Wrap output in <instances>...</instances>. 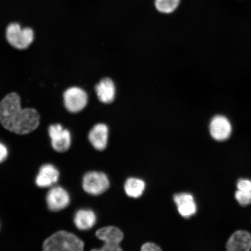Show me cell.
<instances>
[{
	"instance_id": "1",
	"label": "cell",
	"mask_w": 251,
	"mask_h": 251,
	"mask_svg": "<svg viewBox=\"0 0 251 251\" xmlns=\"http://www.w3.org/2000/svg\"><path fill=\"white\" fill-rule=\"evenodd\" d=\"M40 123V116L34 108H23L19 94L11 92L0 100V124L5 129L24 135L36 130Z\"/></svg>"
},
{
	"instance_id": "2",
	"label": "cell",
	"mask_w": 251,
	"mask_h": 251,
	"mask_svg": "<svg viewBox=\"0 0 251 251\" xmlns=\"http://www.w3.org/2000/svg\"><path fill=\"white\" fill-rule=\"evenodd\" d=\"M84 244L76 235L59 231L51 235L43 244L45 251H82Z\"/></svg>"
},
{
	"instance_id": "3",
	"label": "cell",
	"mask_w": 251,
	"mask_h": 251,
	"mask_svg": "<svg viewBox=\"0 0 251 251\" xmlns=\"http://www.w3.org/2000/svg\"><path fill=\"white\" fill-rule=\"evenodd\" d=\"M5 37L9 46L16 50H26L32 45L34 32L31 28H23L20 24H9L5 30Z\"/></svg>"
},
{
	"instance_id": "4",
	"label": "cell",
	"mask_w": 251,
	"mask_h": 251,
	"mask_svg": "<svg viewBox=\"0 0 251 251\" xmlns=\"http://www.w3.org/2000/svg\"><path fill=\"white\" fill-rule=\"evenodd\" d=\"M96 237L103 241V246L100 249L92 251H122L120 244L123 240L124 235L120 229L115 226H106L97 231Z\"/></svg>"
},
{
	"instance_id": "5",
	"label": "cell",
	"mask_w": 251,
	"mask_h": 251,
	"mask_svg": "<svg viewBox=\"0 0 251 251\" xmlns=\"http://www.w3.org/2000/svg\"><path fill=\"white\" fill-rule=\"evenodd\" d=\"M110 186L109 178L104 173L89 172L84 176L83 190L92 196H99L105 192Z\"/></svg>"
},
{
	"instance_id": "6",
	"label": "cell",
	"mask_w": 251,
	"mask_h": 251,
	"mask_svg": "<svg viewBox=\"0 0 251 251\" xmlns=\"http://www.w3.org/2000/svg\"><path fill=\"white\" fill-rule=\"evenodd\" d=\"M65 108L68 112L77 113L86 107L88 96L83 89L78 87L68 88L63 94Z\"/></svg>"
},
{
	"instance_id": "7",
	"label": "cell",
	"mask_w": 251,
	"mask_h": 251,
	"mask_svg": "<svg viewBox=\"0 0 251 251\" xmlns=\"http://www.w3.org/2000/svg\"><path fill=\"white\" fill-rule=\"evenodd\" d=\"M49 134L53 149L56 151L64 152L70 149L71 144L70 131L63 127L61 124L50 125Z\"/></svg>"
},
{
	"instance_id": "8",
	"label": "cell",
	"mask_w": 251,
	"mask_h": 251,
	"mask_svg": "<svg viewBox=\"0 0 251 251\" xmlns=\"http://www.w3.org/2000/svg\"><path fill=\"white\" fill-rule=\"evenodd\" d=\"M210 133L216 140H226L232 132V126L228 119L223 115H216L213 117L209 125Z\"/></svg>"
},
{
	"instance_id": "9",
	"label": "cell",
	"mask_w": 251,
	"mask_h": 251,
	"mask_svg": "<svg viewBox=\"0 0 251 251\" xmlns=\"http://www.w3.org/2000/svg\"><path fill=\"white\" fill-rule=\"evenodd\" d=\"M47 203L52 211L64 209L70 203V196L64 188L55 187L50 190L47 196Z\"/></svg>"
},
{
	"instance_id": "10",
	"label": "cell",
	"mask_w": 251,
	"mask_h": 251,
	"mask_svg": "<svg viewBox=\"0 0 251 251\" xmlns=\"http://www.w3.org/2000/svg\"><path fill=\"white\" fill-rule=\"evenodd\" d=\"M174 200L181 216L188 218L196 214L197 206L191 194L182 193L175 194Z\"/></svg>"
},
{
	"instance_id": "11",
	"label": "cell",
	"mask_w": 251,
	"mask_h": 251,
	"mask_svg": "<svg viewBox=\"0 0 251 251\" xmlns=\"http://www.w3.org/2000/svg\"><path fill=\"white\" fill-rule=\"evenodd\" d=\"M109 128L105 124H97L91 129L89 134L90 143L94 149L104 150L108 145Z\"/></svg>"
},
{
	"instance_id": "12",
	"label": "cell",
	"mask_w": 251,
	"mask_h": 251,
	"mask_svg": "<svg viewBox=\"0 0 251 251\" xmlns=\"http://www.w3.org/2000/svg\"><path fill=\"white\" fill-rule=\"evenodd\" d=\"M229 251H249L251 249V235L249 232L238 231L231 235L226 244Z\"/></svg>"
},
{
	"instance_id": "13",
	"label": "cell",
	"mask_w": 251,
	"mask_h": 251,
	"mask_svg": "<svg viewBox=\"0 0 251 251\" xmlns=\"http://www.w3.org/2000/svg\"><path fill=\"white\" fill-rule=\"evenodd\" d=\"M59 176V171L54 166L50 164L43 165L37 175L36 183L40 187H50L58 181Z\"/></svg>"
},
{
	"instance_id": "14",
	"label": "cell",
	"mask_w": 251,
	"mask_h": 251,
	"mask_svg": "<svg viewBox=\"0 0 251 251\" xmlns=\"http://www.w3.org/2000/svg\"><path fill=\"white\" fill-rule=\"evenodd\" d=\"M96 92L100 101L109 103L114 101L116 95V87L111 78H103L97 84Z\"/></svg>"
},
{
	"instance_id": "15",
	"label": "cell",
	"mask_w": 251,
	"mask_h": 251,
	"mask_svg": "<svg viewBox=\"0 0 251 251\" xmlns=\"http://www.w3.org/2000/svg\"><path fill=\"white\" fill-rule=\"evenodd\" d=\"M96 222L97 216L92 210H78L75 215V225L78 230H89L96 225Z\"/></svg>"
},
{
	"instance_id": "16",
	"label": "cell",
	"mask_w": 251,
	"mask_h": 251,
	"mask_svg": "<svg viewBox=\"0 0 251 251\" xmlns=\"http://www.w3.org/2000/svg\"><path fill=\"white\" fill-rule=\"evenodd\" d=\"M125 191L127 196L137 199L143 195L146 189L145 181L136 177H130L126 181Z\"/></svg>"
},
{
	"instance_id": "17",
	"label": "cell",
	"mask_w": 251,
	"mask_h": 251,
	"mask_svg": "<svg viewBox=\"0 0 251 251\" xmlns=\"http://www.w3.org/2000/svg\"><path fill=\"white\" fill-rule=\"evenodd\" d=\"M180 0H155V7L163 14H171L176 10Z\"/></svg>"
},
{
	"instance_id": "18",
	"label": "cell",
	"mask_w": 251,
	"mask_h": 251,
	"mask_svg": "<svg viewBox=\"0 0 251 251\" xmlns=\"http://www.w3.org/2000/svg\"><path fill=\"white\" fill-rule=\"evenodd\" d=\"M235 196L241 205L247 206L251 203V191H243L238 190L235 193Z\"/></svg>"
},
{
	"instance_id": "19",
	"label": "cell",
	"mask_w": 251,
	"mask_h": 251,
	"mask_svg": "<svg viewBox=\"0 0 251 251\" xmlns=\"http://www.w3.org/2000/svg\"><path fill=\"white\" fill-rule=\"evenodd\" d=\"M238 189L243 191H251V181L249 180H241L237 184Z\"/></svg>"
},
{
	"instance_id": "20",
	"label": "cell",
	"mask_w": 251,
	"mask_h": 251,
	"mask_svg": "<svg viewBox=\"0 0 251 251\" xmlns=\"http://www.w3.org/2000/svg\"><path fill=\"white\" fill-rule=\"evenodd\" d=\"M141 250L143 251H162V249L154 243H147L141 247Z\"/></svg>"
},
{
	"instance_id": "21",
	"label": "cell",
	"mask_w": 251,
	"mask_h": 251,
	"mask_svg": "<svg viewBox=\"0 0 251 251\" xmlns=\"http://www.w3.org/2000/svg\"><path fill=\"white\" fill-rule=\"evenodd\" d=\"M8 156V150L4 144L0 142V163L5 161Z\"/></svg>"
}]
</instances>
